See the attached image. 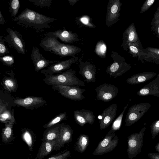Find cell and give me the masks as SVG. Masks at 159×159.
<instances>
[{"mask_svg": "<svg viewBox=\"0 0 159 159\" xmlns=\"http://www.w3.org/2000/svg\"><path fill=\"white\" fill-rule=\"evenodd\" d=\"M95 91L98 100L107 102L111 101L116 96L119 89L114 85L105 83L97 87Z\"/></svg>", "mask_w": 159, "mask_h": 159, "instance_id": "10", "label": "cell"}, {"mask_svg": "<svg viewBox=\"0 0 159 159\" xmlns=\"http://www.w3.org/2000/svg\"><path fill=\"white\" fill-rule=\"evenodd\" d=\"M0 61L5 65L11 66L15 63V59L13 56L11 54L0 57Z\"/></svg>", "mask_w": 159, "mask_h": 159, "instance_id": "39", "label": "cell"}, {"mask_svg": "<svg viewBox=\"0 0 159 159\" xmlns=\"http://www.w3.org/2000/svg\"><path fill=\"white\" fill-rule=\"evenodd\" d=\"M73 133V130L69 125L64 122L60 124L59 137L56 140L53 151L60 150L66 144L70 142Z\"/></svg>", "mask_w": 159, "mask_h": 159, "instance_id": "15", "label": "cell"}, {"mask_svg": "<svg viewBox=\"0 0 159 159\" xmlns=\"http://www.w3.org/2000/svg\"><path fill=\"white\" fill-rule=\"evenodd\" d=\"M122 3L120 0H109L107 5L105 20L106 25L108 27L116 23L119 20Z\"/></svg>", "mask_w": 159, "mask_h": 159, "instance_id": "11", "label": "cell"}, {"mask_svg": "<svg viewBox=\"0 0 159 159\" xmlns=\"http://www.w3.org/2000/svg\"><path fill=\"white\" fill-rule=\"evenodd\" d=\"M150 25L151 30L159 38V6L154 13Z\"/></svg>", "mask_w": 159, "mask_h": 159, "instance_id": "31", "label": "cell"}, {"mask_svg": "<svg viewBox=\"0 0 159 159\" xmlns=\"http://www.w3.org/2000/svg\"><path fill=\"white\" fill-rule=\"evenodd\" d=\"M0 114V120L1 122L5 124L15 119L14 111L11 115L10 111L7 109L5 105L2 104L1 101Z\"/></svg>", "mask_w": 159, "mask_h": 159, "instance_id": "30", "label": "cell"}, {"mask_svg": "<svg viewBox=\"0 0 159 159\" xmlns=\"http://www.w3.org/2000/svg\"><path fill=\"white\" fill-rule=\"evenodd\" d=\"M9 11L12 17L15 18L17 14L20 7L19 0H11L9 2Z\"/></svg>", "mask_w": 159, "mask_h": 159, "instance_id": "35", "label": "cell"}, {"mask_svg": "<svg viewBox=\"0 0 159 159\" xmlns=\"http://www.w3.org/2000/svg\"><path fill=\"white\" fill-rule=\"evenodd\" d=\"M89 143V136L85 134L80 135L77 139L75 147V150L80 153L84 152Z\"/></svg>", "mask_w": 159, "mask_h": 159, "instance_id": "29", "label": "cell"}, {"mask_svg": "<svg viewBox=\"0 0 159 159\" xmlns=\"http://www.w3.org/2000/svg\"><path fill=\"white\" fill-rule=\"evenodd\" d=\"M21 137L22 139L27 145L30 151L32 152L35 142L34 133L28 129H22Z\"/></svg>", "mask_w": 159, "mask_h": 159, "instance_id": "27", "label": "cell"}, {"mask_svg": "<svg viewBox=\"0 0 159 159\" xmlns=\"http://www.w3.org/2000/svg\"><path fill=\"white\" fill-rule=\"evenodd\" d=\"M52 88L64 97L73 101H80L85 98L83 93L86 90L79 86L52 85Z\"/></svg>", "mask_w": 159, "mask_h": 159, "instance_id": "8", "label": "cell"}, {"mask_svg": "<svg viewBox=\"0 0 159 159\" xmlns=\"http://www.w3.org/2000/svg\"><path fill=\"white\" fill-rule=\"evenodd\" d=\"M147 52L145 61L159 65V48L148 47L145 48Z\"/></svg>", "mask_w": 159, "mask_h": 159, "instance_id": "28", "label": "cell"}, {"mask_svg": "<svg viewBox=\"0 0 159 159\" xmlns=\"http://www.w3.org/2000/svg\"><path fill=\"white\" fill-rule=\"evenodd\" d=\"M148 157L151 159H159V153H150L148 154Z\"/></svg>", "mask_w": 159, "mask_h": 159, "instance_id": "45", "label": "cell"}, {"mask_svg": "<svg viewBox=\"0 0 159 159\" xmlns=\"http://www.w3.org/2000/svg\"><path fill=\"white\" fill-rule=\"evenodd\" d=\"M80 21L84 25L90 28H95V25L90 22L89 17L87 16H84L80 19Z\"/></svg>", "mask_w": 159, "mask_h": 159, "instance_id": "44", "label": "cell"}, {"mask_svg": "<svg viewBox=\"0 0 159 159\" xmlns=\"http://www.w3.org/2000/svg\"><path fill=\"white\" fill-rule=\"evenodd\" d=\"M146 129L145 127H143L139 133L132 134L127 137V152L129 159L136 157L141 152Z\"/></svg>", "mask_w": 159, "mask_h": 159, "instance_id": "5", "label": "cell"}, {"mask_svg": "<svg viewBox=\"0 0 159 159\" xmlns=\"http://www.w3.org/2000/svg\"><path fill=\"white\" fill-rule=\"evenodd\" d=\"M16 123L14 119L5 124V127L2 129L1 136L3 143H8L14 140L16 137L14 136L13 129L14 124Z\"/></svg>", "mask_w": 159, "mask_h": 159, "instance_id": "25", "label": "cell"}, {"mask_svg": "<svg viewBox=\"0 0 159 159\" xmlns=\"http://www.w3.org/2000/svg\"><path fill=\"white\" fill-rule=\"evenodd\" d=\"M45 36L50 37L59 39L66 43H70L80 40L76 33H73L71 31H68L64 28L54 31L49 32L45 34Z\"/></svg>", "mask_w": 159, "mask_h": 159, "instance_id": "17", "label": "cell"}, {"mask_svg": "<svg viewBox=\"0 0 159 159\" xmlns=\"http://www.w3.org/2000/svg\"><path fill=\"white\" fill-rule=\"evenodd\" d=\"M73 114L75 122L79 125L83 127L84 125L87 124L83 114L80 110L74 111Z\"/></svg>", "mask_w": 159, "mask_h": 159, "instance_id": "36", "label": "cell"}, {"mask_svg": "<svg viewBox=\"0 0 159 159\" xmlns=\"http://www.w3.org/2000/svg\"><path fill=\"white\" fill-rule=\"evenodd\" d=\"M118 141L119 139L115 132L110 131L99 143L93 155H102L112 151L116 147Z\"/></svg>", "mask_w": 159, "mask_h": 159, "instance_id": "6", "label": "cell"}, {"mask_svg": "<svg viewBox=\"0 0 159 159\" xmlns=\"http://www.w3.org/2000/svg\"><path fill=\"white\" fill-rule=\"evenodd\" d=\"M68 118L66 112L61 113L51 120L49 122L43 126L44 128L47 129L56 124L59 123L61 121L67 120Z\"/></svg>", "mask_w": 159, "mask_h": 159, "instance_id": "33", "label": "cell"}, {"mask_svg": "<svg viewBox=\"0 0 159 159\" xmlns=\"http://www.w3.org/2000/svg\"><path fill=\"white\" fill-rule=\"evenodd\" d=\"M82 112L87 124H93L94 121L95 116L91 111L82 109L80 110Z\"/></svg>", "mask_w": 159, "mask_h": 159, "instance_id": "37", "label": "cell"}, {"mask_svg": "<svg viewBox=\"0 0 159 159\" xmlns=\"http://www.w3.org/2000/svg\"><path fill=\"white\" fill-rule=\"evenodd\" d=\"M9 76H6L2 79V85L5 89L11 92H16L17 89L18 84L14 77L15 74L11 70L8 73Z\"/></svg>", "mask_w": 159, "mask_h": 159, "instance_id": "26", "label": "cell"}, {"mask_svg": "<svg viewBox=\"0 0 159 159\" xmlns=\"http://www.w3.org/2000/svg\"><path fill=\"white\" fill-rule=\"evenodd\" d=\"M56 140L42 142L35 159H43L53 151Z\"/></svg>", "mask_w": 159, "mask_h": 159, "instance_id": "24", "label": "cell"}, {"mask_svg": "<svg viewBox=\"0 0 159 159\" xmlns=\"http://www.w3.org/2000/svg\"><path fill=\"white\" fill-rule=\"evenodd\" d=\"M128 50V53L133 57L138 58V60L141 61L143 63L144 62L147 52L145 49L143 48L140 40L129 43Z\"/></svg>", "mask_w": 159, "mask_h": 159, "instance_id": "21", "label": "cell"}, {"mask_svg": "<svg viewBox=\"0 0 159 159\" xmlns=\"http://www.w3.org/2000/svg\"><path fill=\"white\" fill-rule=\"evenodd\" d=\"M157 74L155 72H145L134 75L128 78L125 82L130 84H137L152 79Z\"/></svg>", "mask_w": 159, "mask_h": 159, "instance_id": "22", "label": "cell"}, {"mask_svg": "<svg viewBox=\"0 0 159 159\" xmlns=\"http://www.w3.org/2000/svg\"><path fill=\"white\" fill-rule=\"evenodd\" d=\"M6 23V21L0 10V25H4Z\"/></svg>", "mask_w": 159, "mask_h": 159, "instance_id": "46", "label": "cell"}, {"mask_svg": "<svg viewBox=\"0 0 159 159\" xmlns=\"http://www.w3.org/2000/svg\"><path fill=\"white\" fill-rule=\"evenodd\" d=\"M79 0H68L70 5L73 6Z\"/></svg>", "mask_w": 159, "mask_h": 159, "instance_id": "47", "label": "cell"}, {"mask_svg": "<svg viewBox=\"0 0 159 159\" xmlns=\"http://www.w3.org/2000/svg\"><path fill=\"white\" fill-rule=\"evenodd\" d=\"M140 40L134 23H131L124 31L123 34L121 46L124 50L128 51L129 44Z\"/></svg>", "mask_w": 159, "mask_h": 159, "instance_id": "19", "label": "cell"}, {"mask_svg": "<svg viewBox=\"0 0 159 159\" xmlns=\"http://www.w3.org/2000/svg\"><path fill=\"white\" fill-rule=\"evenodd\" d=\"M117 109V105L113 104L103 111L99 120V128L101 130L107 128L112 123L116 117Z\"/></svg>", "mask_w": 159, "mask_h": 159, "instance_id": "18", "label": "cell"}, {"mask_svg": "<svg viewBox=\"0 0 159 159\" xmlns=\"http://www.w3.org/2000/svg\"><path fill=\"white\" fill-rule=\"evenodd\" d=\"M76 71L70 68L56 75H44V82L48 85L84 86V83L77 78Z\"/></svg>", "mask_w": 159, "mask_h": 159, "instance_id": "3", "label": "cell"}, {"mask_svg": "<svg viewBox=\"0 0 159 159\" xmlns=\"http://www.w3.org/2000/svg\"><path fill=\"white\" fill-rule=\"evenodd\" d=\"M12 20L17 25L26 28H32L37 32H40L49 28V24L57 20L26 8Z\"/></svg>", "mask_w": 159, "mask_h": 159, "instance_id": "1", "label": "cell"}, {"mask_svg": "<svg viewBox=\"0 0 159 159\" xmlns=\"http://www.w3.org/2000/svg\"><path fill=\"white\" fill-rule=\"evenodd\" d=\"M151 106L148 102L134 105L129 109L125 119L126 125L129 126L138 121L148 111Z\"/></svg>", "mask_w": 159, "mask_h": 159, "instance_id": "9", "label": "cell"}, {"mask_svg": "<svg viewBox=\"0 0 159 159\" xmlns=\"http://www.w3.org/2000/svg\"><path fill=\"white\" fill-rule=\"evenodd\" d=\"M3 36L0 35V57H2L9 53V48L6 45L5 42L6 40L3 38Z\"/></svg>", "mask_w": 159, "mask_h": 159, "instance_id": "40", "label": "cell"}, {"mask_svg": "<svg viewBox=\"0 0 159 159\" xmlns=\"http://www.w3.org/2000/svg\"><path fill=\"white\" fill-rule=\"evenodd\" d=\"M111 57L113 62L107 67L106 72L113 78L122 75L131 68V65L118 52L112 51Z\"/></svg>", "mask_w": 159, "mask_h": 159, "instance_id": "4", "label": "cell"}, {"mask_svg": "<svg viewBox=\"0 0 159 159\" xmlns=\"http://www.w3.org/2000/svg\"><path fill=\"white\" fill-rule=\"evenodd\" d=\"M39 45L44 50L52 52L61 57H73L82 50L79 47L62 43L58 41L57 39L47 36H45L42 39Z\"/></svg>", "mask_w": 159, "mask_h": 159, "instance_id": "2", "label": "cell"}, {"mask_svg": "<svg viewBox=\"0 0 159 159\" xmlns=\"http://www.w3.org/2000/svg\"><path fill=\"white\" fill-rule=\"evenodd\" d=\"M79 61L80 70L79 73L84 79V81L87 83H94L96 81V67L90 62L86 61H82L80 59Z\"/></svg>", "mask_w": 159, "mask_h": 159, "instance_id": "13", "label": "cell"}, {"mask_svg": "<svg viewBox=\"0 0 159 159\" xmlns=\"http://www.w3.org/2000/svg\"><path fill=\"white\" fill-rule=\"evenodd\" d=\"M31 57L35 70L37 72H38L41 70H42L44 69L51 64H53L58 61H51L46 59L40 53L39 48L35 46H33L32 48Z\"/></svg>", "mask_w": 159, "mask_h": 159, "instance_id": "14", "label": "cell"}, {"mask_svg": "<svg viewBox=\"0 0 159 159\" xmlns=\"http://www.w3.org/2000/svg\"><path fill=\"white\" fill-rule=\"evenodd\" d=\"M60 123L49 127L44 131L43 138L41 140L42 142L52 141L57 140L60 134Z\"/></svg>", "mask_w": 159, "mask_h": 159, "instance_id": "23", "label": "cell"}, {"mask_svg": "<svg viewBox=\"0 0 159 159\" xmlns=\"http://www.w3.org/2000/svg\"><path fill=\"white\" fill-rule=\"evenodd\" d=\"M156 1V0H146L141 7L140 13H142L146 11Z\"/></svg>", "mask_w": 159, "mask_h": 159, "instance_id": "43", "label": "cell"}, {"mask_svg": "<svg viewBox=\"0 0 159 159\" xmlns=\"http://www.w3.org/2000/svg\"><path fill=\"white\" fill-rule=\"evenodd\" d=\"M156 151L159 153V142H158L155 147Z\"/></svg>", "mask_w": 159, "mask_h": 159, "instance_id": "48", "label": "cell"}, {"mask_svg": "<svg viewBox=\"0 0 159 159\" xmlns=\"http://www.w3.org/2000/svg\"><path fill=\"white\" fill-rule=\"evenodd\" d=\"M137 94L139 96L151 95L159 97V74L154 80L138 91Z\"/></svg>", "mask_w": 159, "mask_h": 159, "instance_id": "20", "label": "cell"}, {"mask_svg": "<svg viewBox=\"0 0 159 159\" xmlns=\"http://www.w3.org/2000/svg\"><path fill=\"white\" fill-rule=\"evenodd\" d=\"M107 47L104 41L100 40L97 43L95 47V52L96 54L102 58L106 57Z\"/></svg>", "mask_w": 159, "mask_h": 159, "instance_id": "32", "label": "cell"}, {"mask_svg": "<svg viewBox=\"0 0 159 159\" xmlns=\"http://www.w3.org/2000/svg\"><path fill=\"white\" fill-rule=\"evenodd\" d=\"M79 57H74L65 61H58L51 64L48 68L41 70L40 72L44 75H53L69 70L71 65L76 63Z\"/></svg>", "mask_w": 159, "mask_h": 159, "instance_id": "12", "label": "cell"}, {"mask_svg": "<svg viewBox=\"0 0 159 159\" xmlns=\"http://www.w3.org/2000/svg\"><path fill=\"white\" fill-rule=\"evenodd\" d=\"M150 129L152 139H154L159 134V119L152 123Z\"/></svg>", "mask_w": 159, "mask_h": 159, "instance_id": "41", "label": "cell"}, {"mask_svg": "<svg viewBox=\"0 0 159 159\" xmlns=\"http://www.w3.org/2000/svg\"><path fill=\"white\" fill-rule=\"evenodd\" d=\"M128 105V104L125 107L122 112L113 122L110 131L115 132L116 130L120 129L121 126L124 114Z\"/></svg>", "mask_w": 159, "mask_h": 159, "instance_id": "34", "label": "cell"}, {"mask_svg": "<svg viewBox=\"0 0 159 159\" xmlns=\"http://www.w3.org/2000/svg\"><path fill=\"white\" fill-rule=\"evenodd\" d=\"M14 102L17 106L32 110L42 107L47 103L46 101L43 98L38 97L17 98L14 101Z\"/></svg>", "mask_w": 159, "mask_h": 159, "instance_id": "16", "label": "cell"}, {"mask_svg": "<svg viewBox=\"0 0 159 159\" xmlns=\"http://www.w3.org/2000/svg\"><path fill=\"white\" fill-rule=\"evenodd\" d=\"M70 154V151L67 150L52 155L46 159H68Z\"/></svg>", "mask_w": 159, "mask_h": 159, "instance_id": "42", "label": "cell"}, {"mask_svg": "<svg viewBox=\"0 0 159 159\" xmlns=\"http://www.w3.org/2000/svg\"><path fill=\"white\" fill-rule=\"evenodd\" d=\"M6 31L8 34L3 37L6 42L18 53L25 54L26 52L25 44L22 35L17 31L13 30L10 27L7 28Z\"/></svg>", "mask_w": 159, "mask_h": 159, "instance_id": "7", "label": "cell"}, {"mask_svg": "<svg viewBox=\"0 0 159 159\" xmlns=\"http://www.w3.org/2000/svg\"><path fill=\"white\" fill-rule=\"evenodd\" d=\"M36 6L41 8L50 7L52 5V0H29Z\"/></svg>", "mask_w": 159, "mask_h": 159, "instance_id": "38", "label": "cell"}]
</instances>
